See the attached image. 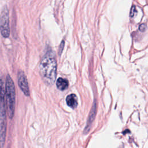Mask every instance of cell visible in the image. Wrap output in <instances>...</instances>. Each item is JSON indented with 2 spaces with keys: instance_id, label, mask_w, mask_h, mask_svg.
<instances>
[{
  "instance_id": "6da1fadb",
  "label": "cell",
  "mask_w": 148,
  "mask_h": 148,
  "mask_svg": "<svg viewBox=\"0 0 148 148\" xmlns=\"http://www.w3.org/2000/svg\"><path fill=\"white\" fill-rule=\"evenodd\" d=\"M39 72L47 84L52 85L54 83L57 73V62L51 51H47L42 57L39 64Z\"/></svg>"
},
{
  "instance_id": "52a82bcc",
  "label": "cell",
  "mask_w": 148,
  "mask_h": 148,
  "mask_svg": "<svg viewBox=\"0 0 148 148\" xmlns=\"http://www.w3.org/2000/svg\"><path fill=\"white\" fill-rule=\"evenodd\" d=\"M57 88L60 90H64L68 87V81L66 79L59 77L56 82Z\"/></svg>"
},
{
  "instance_id": "9c48e42d",
  "label": "cell",
  "mask_w": 148,
  "mask_h": 148,
  "mask_svg": "<svg viewBox=\"0 0 148 148\" xmlns=\"http://www.w3.org/2000/svg\"><path fill=\"white\" fill-rule=\"evenodd\" d=\"M146 28V25L145 24H142L139 26V29L141 31H144L145 29Z\"/></svg>"
},
{
  "instance_id": "ba28073f",
  "label": "cell",
  "mask_w": 148,
  "mask_h": 148,
  "mask_svg": "<svg viewBox=\"0 0 148 148\" xmlns=\"http://www.w3.org/2000/svg\"><path fill=\"white\" fill-rule=\"evenodd\" d=\"M95 107L94 106L91 111V113L90 114V116L88 117V121H87V125L86 127H85V129H84V134H87L89 130H90V127L91 126V124L94 119V117H95Z\"/></svg>"
},
{
  "instance_id": "3957f363",
  "label": "cell",
  "mask_w": 148,
  "mask_h": 148,
  "mask_svg": "<svg viewBox=\"0 0 148 148\" xmlns=\"http://www.w3.org/2000/svg\"><path fill=\"white\" fill-rule=\"evenodd\" d=\"M5 101L8 114L10 119H12L15 109L16 91L13 81L9 75H7L5 82Z\"/></svg>"
},
{
  "instance_id": "8992f818",
  "label": "cell",
  "mask_w": 148,
  "mask_h": 148,
  "mask_svg": "<svg viewBox=\"0 0 148 148\" xmlns=\"http://www.w3.org/2000/svg\"><path fill=\"white\" fill-rule=\"evenodd\" d=\"M66 102L67 105L69 107L75 109V108H76L77 105V100L76 95L74 94H69L66 98Z\"/></svg>"
},
{
  "instance_id": "5b68a950",
  "label": "cell",
  "mask_w": 148,
  "mask_h": 148,
  "mask_svg": "<svg viewBox=\"0 0 148 148\" xmlns=\"http://www.w3.org/2000/svg\"><path fill=\"white\" fill-rule=\"evenodd\" d=\"M17 82L18 84L21 91L23 92L25 95L29 96V88L27 81V77L24 72L22 71H20L17 75Z\"/></svg>"
},
{
  "instance_id": "30bf717a",
  "label": "cell",
  "mask_w": 148,
  "mask_h": 148,
  "mask_svg": "<svg viewBox=\"0 0 148 148\" xmlns=\"http://www.w3.org/2000/svg\"><path fill=\"white\" fill-rule=\"evenodd\" d=\"M134 11H135V6H134L131 8V13H130L131 16H134Z\"/></svg>"
},
{
  "instance_id": "277c9868",
  "label": "cell",
  "mask_w": 148,
  "mask_h": 148,
  "mask_svg": "<svg viewBox=\"0 0 148 148\" xmlns=\"http://www.w3.org/2000/svg\"><path fill=\"white\" fill-rule=\"evenodd\" d=\"M0 31L4 38L9 37L10 35L9 10L6 5H5L0 15Z\"/></svg>"
},
{
  "instance_id": "7a4b0ae2",
  "label": "cell",
  "mask_w": 148,
  "mask_h": 148,
  "mask_svg": "<svg viewBox=\"0 0 148 148\" xmlns=\"http://www.w3.org/2000/svg\"><path fill=\"white\" fill-rule=\"evenodd\" d=\"M3 77L0 72V147L4 146L6 134L5 91Z\"/></svg>"
}]
</instances>
